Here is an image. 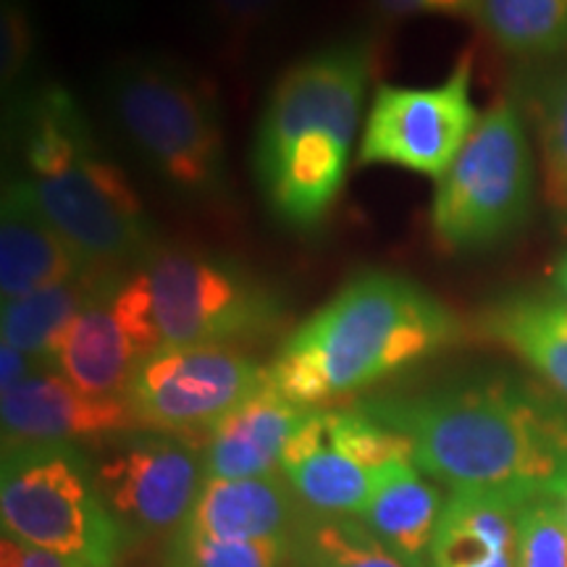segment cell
I'll use <instances>...</instances> for the list:
<instances>
[{
	"instance_id": "cell-1",
	"label": "cell",
	"mask_w": 567,
	"mask_h": 567,
	"mask_svg": "<svg viewBox=\"0 0 567 567\" xmlns=\"http://www.w3.org/2000/svg\"><path fill=\"white\" fill-rule=\"evenodd\" d=\"M358 408L413 444L415 467L452 488L547 492L567 463V408L513 373H476Z\"/></svg>"
},
{
	"instance_id": "cell-2",
	"label": "cell",
	"mask_w": 567,
	"mask_h": 567,
	"mask_svg": "<svg viewBox=\"0 0 567 567\" xmlns=\"http://www.w3.org/2000/svg\"><path fill=\"white\" fill-rule=\"evenodd\" d=\"M460 337V318L421 284L363 271L284 339L268 381L295 405L318 408L423 363Z\"/></svg>"
},
{
	"instance_id": "cell-3",
	"label": "cell",
	"mask_w": 567,
	"mask_h": 567,
	"mask_svg": "<svg viewBox=\"0 0 567 567\" xmlns=\"http://www.w3.org/2000/svg\"><path fill=\"white\" fill-rule=\"evenodd\" d=\"M371 71V42L339 40L289 66L268 95L252 172L268 210L287 229L313 231L334 208Z\"/></svg>"
},
{
	"instance_id": "cell-4",
	"label": "cell",
	"mask_w": 567,
	"mask_h": 567,
	"mask_svg": "<svg viewBox=\"0 0 567 567\" xmlns=\"http://www.w3.org/2000/svg\"><path fill=\"white\" fill-rule=\"evenodd\" d=\"M11 130L17 174L92 271H124L158 243L130 176L66 90L45 84L13 97Z\"/></svg>"
},
{
	"instance_id": "cell-5",
	"label": "cell",
	"mask_w": 567,
	"mask_h": 567,
	"mask_svg": "<svg viewBox=\"0 0 567 567\" xmlns=\"http://www.w3.org/2000/svg\"><path fill=\"white\" fill-rule=\"evenodd\" d=\"M113 305L137 358L258 339L287 318L281 289L243 260L161 243L118 274Z\"/></svg>"
},
{
	"instance_id": "cell-6",
	"label": "cell",
	"mask_w": 567,
	"mask_h": 567,
	"mask_svg": "<svg viewBox=\"0 0 567 567\" xmlns=\"http://www.w3.org/2000/svg\"><path fill=\"white\" fill-rule=\"evenodd\" d=\"M101 103L122 145L176 200L231 203V176L216 92L168 55H124L105 69Z\"/></svg>"
},
{
	"instance_id": "cell-7",
	"label": "cell",
	"mask_w": 567,
	"mask_h": 567,
	"mask_svg": "<svg viewBox=\"0 0 567 567\" xmlns=\"http://www.w3.org/2000/svg\"><path fill=\"white\" fill-rule=\"evenodd\" d=\"M3 534L84 567H116L132 536L97 486L92 457L69 442L3 446Z\"/></svg>"
},
{
	"instance_id": "cell-8",
	"label": "cell",
	"mask_w": 567,
	"mask_h": 567,
	"mask_svg": "<svg viewBox=\"0 0 567 567\" xmlns=\"http://www.w3.org/2000/svg\"><path fill=\"white\" fill-rule=\"evenodd\" d=\"M536 166L520 113L499 101L436 179L431 231L452 255L486 252L509 243L534 213Z\"/></svg>"
},
{
	"instance_id": "cell-9",
	"label": "cell",
	"mask_w": 567,
	"mask_h": 567,
	"mask_svg": "<svg viewBox=\"0 0 567 567\" xmlns=\"http://www.w3.org/2000/svg\"><path fill=\"white\" fill-rule=\"evenodd\" d=\"M268 386V368L231 344L166 347L137 360L124 400L140 429L208 431Z\"/></svg>"
},
{
	"instance_id": "cell-10",
	"label": "cell",
	"mask_w": 567,
	"mask_h": 567,
	"mask_svg": "<svg viewBox=\"0 0 567 567\" xmlns=\"http://www.w3.org/2000/svg\"><path fill=\"white\" fill-rule=\"evenodd\" d=\"M92 465L105 505L130 536L184 526L208 478L200 444L153 429L105 439Z\"/></svg>"
},
{
	"instance_id": "cell-11",
	"label": "cell",
	"mask_w": 567,
	"mask_h": 567,
	"mask_svg": "<svg viewBox=\"0 0 567 567\" xmlns=\"http://www.w3.org/2000/svg\"><path fill=\"white\" fill-rule=\"evenodd\" d=\"M473 61L463 55L434 87L381 84L365 113L358 161L442 179L478 124L471 97Z\"/></svg>"
},
{
	"instance_id": "cell-12",
	"label": "cell",
	"mask_w": 567,
	"mask_h": 567,
	"mask_svg": "<svg viewBox=\"0 0 567 567\" xmlns=\"http://www.w3.org/2000/svg\"><path fill=\"white\" fill-rule=\"evenodd\" d=\"M3 446L34 442H105L140 429L124 396L82 392L53 368H42L0 400Z\"/></svg>"
},
{
	"instance_id": "cell-13",
	"label": "cell",
	"mask_w": 567,
	"mask_h": 567,
	"mask_svg": "<svg viewBox=\"0 0 567 567\" xmlns=\"http://www.w3.org/2000/svg\"><path fill=\"white\" fill-rule=\"evenodd\" d=\"M90 271L92 268L80 258V252L48 221L24 179L11 174L3 184V205H0V295H3V302Z\"/></svg>"
},
{
	"instance_id": "cell-14",
	"label": "cell",
	"mask_w": 567,
	"mask_h": 567,
	"mask_svg": "<svg viewBox=\"0 0 567 567\" xmlns=\"http://www.w3.org/2000/svg\"><path fill=\"white\" fill-rule=\"evenodd\" d=\"M310 408H300L268 386L234 408L203 442L208 478H258L281 467L284 450Z\"/></svg>"
},
{
	"instance_id": "cell-15",
	"label": "cell",
	"mask_w": 567,
	"mask_h": 567,
	"mask_svg": "<svg viewBox=\"0 0 567 567\" xmlns=\"http://www.w3.org/2000/svg\"><path fill=\"white\" fill-rule=\"evenodd\" d=\"M528 499L455 488L439 517L429 567H517V523Z\"/></svg>"
},
{
	"instance_id": "cell-16",
	"label": "cell",
	"mask_w": 567,
	"mask_h": 567,
	"mask_svg": "<svg viewBox=\"0 0 567 567\" xmlns=\"http://www.w3.org/2000/svg\"><path fill=\"white\" fill-rule=\"evenodd\" d=\"M118 274L101 276L97 289L63 331L53 354L55 371L95 396H124L140 360L113 305Z\"/></svg>"
},
{
	"instance_id": "cell-17",
	"label": "cell",
	"mask_w": 567,
	"mask_h": 567,
	"mask_svg": "<svg viewBox=\"0 0 567 567\" xmlns=\"http://www.w3.org/2000/svg\"><path fill=\"white\" fill-rule=\"evenodd\" d=\"M305 513L300 496L279 473L258 478H205L184 526L226 542L287 538Z\"/></svg>"
},
{
	"instance_id": "cell-18",
	"label": "cell",
	"mask_w": 567,
	"mask_h": 567,
	"mask_svg": "<svg viewBox=\"0 0 567 567\" xmlns=\"http://www.w3.org/2000/svg\"><path fill=\"white\" fill-rule=\"evenodd\" d=\"M281 471L305 507L326 515H363L379 471H368L331 442L326 410L310 408L284 450Z\"/></svg>"
},
{
	"instance_id": "cell-19",
	"label": "cell",
	"mask_w": 567,
	"mask_h": 567,
	"mask_svg": "<svg viewBox=\"0 0 567 567\" xmlns=\"http://www.w3.org/2000/svg\"><path fill=\"white\" fill-rule=\"evenodd\" d=\"M478 331L513 350L567 400V302L538 289H515L481 310Z\"/></svg>"
},
{
	"instance_id": "cell-20",
	"label": "cell",
	"mask_w": 567,
	"mask_h": 567,
	"mask_svg": "<svg viewBox=\"0 0 567 567\" xmlns=\"http://www.w3.org/2000/svg\"><path fill=\"white\" fill-rule=\"evenodd\" d=\"M442 509V496L423 481L415 463H394L379 471L375 492L360 517L408 565L429 567Z\"/></svg>"
},
{
	"instance_id": "cell-21",
	"label": "cell",
	"mask_w": 567,
	"mask_h": 567,
	"mask_svg": "<svg viewBox=\"0 0 567 567\" xmlns=\"http://www.w3.org/2000/svg\"><path fill=\"white\" fill-rule=\"evenodd\" d=\"M103 274L109 271L74 276V279L51 284V287H42L38 292L3 302V310H0L3 342L38 358L42 365L53 368V354L63 331L87 305Z\"/></svg>"
},
{
	"instance_id": "cell-22",
	"label": "cell",
	"mask_w": 567,
	"mask_h": 567,
	"mask_svg": "<svg viewBox=\"0 0 567 567\" xmlns=\"http://www.w3.org/2000/svg\"><path fill=\"white\" fill-rule=\"evenodd\" d=\"M284 567H413L389 549L363 517L326 515L305 507L289 536Z\"/></svg>"
},
{
	"instance_id": "cell-23",
	"label": "cell",
	"mask_w": 567,
	"mask_h": 567,
	"mask_svg": "<svg viewBox=\"0 0 567 567\" xmlns=\"http://www.w3.org/2000/svg\"><path fill=\"white\" fill-rule=\"evenodd\" d=\"M473 17L496 48L517 59L567 51V0H478Z\"/></svg>"
},
{
	"instance_id": "cell-24",
	"label": "cell",
	"mask_w": 567,
	"mask_h": 567,
	"mask_svg": "<svg viewBox=\"0 0 567 567\" xmlns=\"http://www.w3.org/2000/svg\"><path fill=\"white\" fill-rule=\"evenodd\" d=\"M542 193L551 218L567 229V69L547 82L538 101Z\"/></svg>"
},
{
	"instance_id": "cell-25",
	"label": "cell",
	"mask_w": 567,
	"mask_h": 567,
	"mask_svg": "<svg viewBox=\"0 0 567 567\" xmlns=\"http://www.w3.org/2000/svg\"><path fill=\"white\" fill-rule=\"evenodd\" d=\"M292 536V534H289ZM287 538L260 542H226L176 528L168 542V567H284L289 555Z\"/></svg>"
},
{
	"instance_id": "cell-26",
	"label": "cell",
	"mask_w": 567,
	"mask_h": 567,
	"mask_svg": "<svg viewBox=\"0 0 567 567\" xmlns=\"http://www.w3.org/2000/svg\"><path fill=\"white\" fill-rule=\"evenodd\" d=\"M326 423H329L331 442L368 471H384L394 463H413L410 439L363 413L358 405L350 410H326Z\"/></svg>"
},
{
	"instance_id": "cell-27",
	"label": "cell",
	"mask_w": 567,
	"mask_h": 567,
	"mask_svg": "<svg viewBox=\"0 0 567 567\" xmlns=\"http://www.w3.org/2000/svg\"><path fill=\"white\" fill-rule=\"evenodd\" d=\"M517 567H567V526L549 492L526 502L517 523Z\"/></svg>"
},
{
	"instance_id": "cell-28",
	"label": "cell",
	"mask_w": 567,
	"mask_h": 567,
	"mask_svg": "<svg viewBox=\"0 0 567 567\" xmlns=\"http://www.w3.org/2000/svg\"><path fill=\"white\" fill-rule=\"evenodd\" d=\"M189 9L208 32L243 42L279 24L292 0H189Z\"/></svg>"
},
{
	"instance_id": "cell-29",
	"label": "cell",
	"mask_w": 567,
	"mask_h": 567,
	"mask_svg": "<svg viewBox=\"0 0 567 567\" xmlns=\"http://www.w3.org/2000/svg\"><path fill=\"white\" fill-rule=\"evenodd\" d=\"M38 55V27L27 0H3L0 9V82L13 95Z\"/></svg>"
},
{
	"instance_id": "cell-30",
	"label": "cell",
	"mask_w": 567,
	"mask_h": 567,
	"mask_svg": "<svg viewBox=\"0 0 567 567\" xmlns=\"http://www.w3.org/2000/svg\"><path fill=\"white\" fill-rule=\"evenodd\" d=\"M0 567H84L74 559L55 555V551L40 549L34 544L21 542V538L3 534L0 542Z\"/></svg>"
},
{
	"instance_id": "cell-31",
	"label": "cell",
	"mask_w": 567,
	"mask_h": 567,
	"mask_svg": "<svg viewBox=\"0 0 567 567\" xmlns=\"http://www.w3.org/2000/svg\"><path fill=\"white\" fill-rule=\"evenodd\" d=\"M42 368H48V365H42L38 358L17 350V347L0 342V389H3V392L19 386L21 381L30 379L32 373L42 371Z\"/></svg>"
},
{
	"instance_id": "cell-32",
	"label": "cell",
	"mask_w": 567,
	"mask_h": 567,
	"mask_svg": "<svg viewBox=\"0 0 567 567\" xmlns=\"http://www.w3.org/2000/svg\"><path fill=\"white\" fill-rule=\"evenodd\" d=\"M371 9L379 19L400 21L423 13V3L421 0H371Z\"/></svg>"
},
{
	"instance_id": "cell-33",
	"label": "cell",
	"mask_w": 567,
	"mask_h": 567,
	"mask_svg": "<svg viewBox=\"0 0 567 567\" xmlns=\"http://www.w3.org/2000/svg\"><path fill=\"white\" fill-rule=\"evenodd\" d=\"M423 11L429 13H450V17H457V13H473L476 11L478 0H421Z\"/></svg>"
},
{
	"instance_id": "cell-34",
	"label": "cell",
	"mask_w": 567,
	"mask_h": 567,
	"mask_svg": "<svg viewBox=\"0 0 567 567\" xmlns=\"http://www.w3.org/2000/svg\"><path fill=\"white\" fill-rule=\"evenodd\" d=\"M82 6H87L92 13H97V17H111L116 19L118 13L130 11L134 6V0H80Z\"/></svg>"
},
{
	"instance_id": "cell-35",
	"label": "cell",
	"mask_w": 567,
	"mask_h": 567,
	"mask_svg": "<svg viewBox=\"0 0 567 567\" xmlns=\"http://www.w3.org/2000/svg\"><path fill=\"white\" fill-rule=\"evenodd\" d=\"M547 492L555 496V502L559 505V509H563L565 526H567V463L563 465V471H559L557 476L551 478V484H549Z\"/></svg>"
},
{
	"instance_id": "cell-36",
	"label": "cell",
	"mask_w": 567,
	"mask_h": 567,
	"mask_svg": "<svg viewBox=\"0 0 567 567\" xmlns=\"http://www.w3.org/2000/svg\"><path fill=\"white\" fill-rule=\"evenodd\" d=\"M551 284H555V292L567 302V250L551 266Z\"/></svg>"
}]
</instances>
